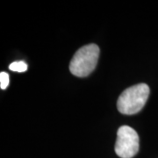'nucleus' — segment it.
Segmentation results:
<instances>
[{
	"label": "nucleus",
	"instance_id": "nucleus-1",
	"mask_svg": "<svg viewBox=\"0 0 158 158\" xmlns=\"http://www.w3.org/2000/svg\"><path fill=\"white\" fill-rule=\"evenodd\" d=\"M149 92V87L146 84H139L126 89L118 98V112L125 115H133L139 113L144 107Z\"/></svg>",
	"mask_w": 158,
	"mask_h": 158
},
{
	"label": "nucleus",
	"instance_id": "nucleus-3",
	"mask_svg": "<svg viewBox=\"0 0 158 158\" xmlns=\"http://www.w3.org/2000/svg\"><path fill=\"white\" fill-rule=\"evenodd\" d=\"M139 151V136L135 129L122 126L117 132L115 152L120 158H132Z\"/></svg>",
	"mask_w": 158,
	"mask_h": 158
},
{
	"label": "nucleus",
	"instance_id": "nucleus-4",
	"mask_svg": "<svg viewBox=\"0 0 158 158\" xmlns=\"http://www.w3.org/2000/svg\"><path fill=\"white\" fill-rule=\"evenodd\" d=\"M9 69L11 71H15V72H25L27 69V64L25 62H14L10 64Z\"/></svg>",
	"mask_w": 158,
	"mask_h": 158
},
{
	"label": "nucleus",
	"instance_id": "nucleus-5",
	"mask_svg": "<svg viewBox=\"0 0 158 158\" xmlns=\"http://www.w3.org/2000/svg\"><path fill=\"white\" fill-rule=\"evenodd\" d=\"M9 85V75L6 72L0 73V87L2 90H5Z\"/></svg>",
	"mask_w": 158,
	"mask_h": 158
},
{
	"label": "nucleus",
	"instance_id": "nucleus-2",
	"mask_svg": "<svg viewBox=\"0 0 158 158\" xmlns=\"http://www.w3.org/2000/svg\"><path fill=\"white\" fill-rule=\"evenodd\" d=\"M99 52V48L96 44L85 45L79 48L69 63L70 72L78 77L89 76L96 68Z\"/></svg>",
	"mask_w": 158,
	"mask_h": 158
}]
</instances>
